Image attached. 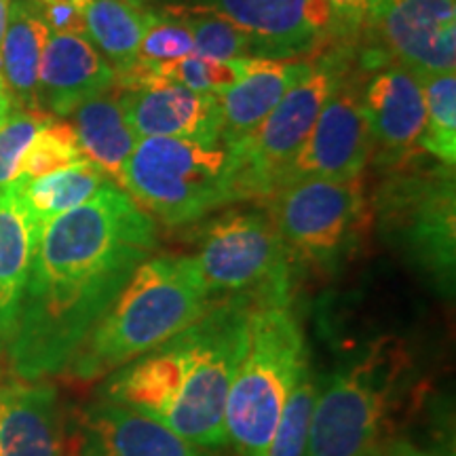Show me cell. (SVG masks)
<instances>
[{
    "instance_id": "6da1fadb",
    "label": "cell",
    "mask_w": 456,
    "mask_h": 456,
    "mask_svg": "<svg viewBox=\"0 0 456 456\" xmlns=\"http://www.w3.org/2000/svg\"><path fill=\"white\" fill-rule=\"evenodd\" d=\"M155 248V220L112 182L45 226L7 349L17 379L64 374Z\"/></svg>"
},
{
    "instance_id": "7a4b0ae2",
    "label": "cell",
    "mask_w": 456,
    "mask_h": 456,
    "mask_svg": "<svg viewBox=\"0 0 456 456\" xmlns=\"http://www.w3.org/2000/svg\"><path fill=\"white\" fill-rule=\"evenodd\" d=\"M252 306L212 302L195 323L106 376L98 397L152 416L199 448H226V397Z\"/></svg>"
},
{
    "instance_id": "3957f363",
    "label": "cell",
    "mask_w": 456,
    "mask_h": 456,
    "mask_svg": "<svg viewBox=\"0 0 456 456\" xmlns=\"http://www.w3.org/2000/svg\"><path fill=\"white\" fill-rule=\"evenodd\" d=\"M420 389L414 351L379 336L319 380L305 456H380Z\"/></svg>"
},
{
    "instance_id": "277c9868",
    "label": "cell",
    "mask_w": 456,
    "mask_h": 456,
    "mask_svg": "<svg viewBox=\"0 0 456 456\" xmlns=\"http://www.w3.org/2000/svg\"><path fill=\"white\" fill-rule=\"evenodd\" d=\"M212 306L191 256H152L91 330L64 374L104 380L195 323Z\"/></svg>"
},
{
    "instance_id": "5b68a950",
    "label": "cell",
    "mask_w": 456,
    "mask_h": 456,
    "mask_svg": "<svg viewBox=\"0 0 456 456\" xmlns=\"http://www.w3.org/2000/svg\"><path fill=\"white\" fill-rule=\"evenodd\" d=\"M309 349L292 300L254 305L226 397V444L237 456H266L273 436L309 366Z\"/></svg>"
},
{
    "instance_id": "8992f818",
    "label": "cell",
    "mask_w": 456,
    "mask_h": 456,
    "mask_svg": "<svg viewBox=\"0 0 456 456\" xmlns=\"http://www.w3.org/2000/svg\"><path fill=\"white\" fill-rule=\"evenodd\" d=\"M123 191L165 226L192 224L237 201L231 148L224 142L140 138L125 165Z\"/></svg>"
},
{
    "instance_id": "52a82bcc",
    "label": "cell",
    "mask_w": 456,
    "mask_h": 456,
    "mask_svg": "<svg viewBox=\"0 0 456 456\" xmlns=\"http://www.w3.org/2000/svg\"><path fill=\"white\" fill-rule=\"evenodd\" d=\"M192 265L209 302L294 300V260L269 212L235 209L199 235Z\"/></svg>"
},
{
    "instance_id": "ba28073f",
    "label": "cell",
    "mask_w": 456,
    "mask_h": 456,
    "mask_svg": "<svg viewBox=\"0 0 456 456\" xmlns=\"http://www.w3.org/2000/svg\"><path fill=\"white\" fill-rule=\"evenodd\" d=\"M456 199L452 167L406 171L385 182L374 212L385 237L444 294L454 288Z\"/></svg>"
},
{
    "instance_id": "9c48e42d",
    "label": "cell",
    "mask_w": 456,
    "mask_h": 456,
    "mask_svg": "<svg viewBox=\"0 0 456 456\" xmlns=\"http://www.w3.org/2000/svg\"><path fill=\"white\" fill-rule=\"evenodd\" d=\"M269 201V216L294 265L322 271L338 269L355 249L370 209L362 175L351 180L306 178L277 188Z\"/></svg>"
},
{
    "instance_id": "30bf717a",
    "label": "cell",
    "mask_w": 456,
    "mask_h": 456,
    "mask_svg": "<svg viewBox=\"0 0 456 456\" xmlns=\"http://www.w3.org/2000/svg\"><path fill=\"white\" fill-rule=\"evenodd\" d=\"M342 72L334 60L309 66L273 112L237 146H231L237 201L269 199L285 167L311 135L315 121Z\"/></svg>"
},
{
    "instance_id": "8fae6325",
    "label": "cell",
    "mask_w": 456,
    "mask_h": 456,
    "mask_svg": "<svg viewBox=\"0 0 456 456\" xmlns=\"http://www.w3.org/2000/svg\"><path fill=\"white\" fill-rule=\"evenodd\" d=\"M114 85L125 118L138 138H182L199 144H220L218 95H203L165 81L161 77L134 70Z\"/></svg>"
},
{
    "instance_id": "7c38bea8",
    "label": "cell",
    "mask_w": 456,
    "mask_h": 456,
    "mask_svg": "<svg viewBox=\"0 0 456 456\" xmlns=\"http://www.w3.org/2000/svg\"><path fill=\"white\" fill-rule=\"evenodd\" d=\"M370 155L372 135L363 114L362 94L340 77L319 112L311 135L285 167L277 188L306 178H359Z\"/></svg>"
},
{
    "instance_id": "4fadbf2b",
    "label": "cell",
    "mask_w": 456,
    "mask_h": 456,
    "mask_svg": "<svg viewBox=\"0 0 456 456\" xmlns=\"http://www.w3.org/2000/svg\"><path fill=\"white\" fill-rule=\"evenodd\" d=\"M64 456H218L186 442L144 412L98 397L64 431Z\"/></svg>"
},
{
    "instance_id": "5bb4252c",
    "label": "cell",
    "mask_w": 456,
    "mask_h": 456,
    "mask_svg": "<svg viewBox=\"0 0 456 456\" xmlns=\"http://www.w3.org/2000/svg\"><path fill=\"white\" fill-rule=\"evenodd\" d=\"M366 21L419 78L456 72V0H376Z\"/></svg>"
},
{
    "instance_id": "9a60e30c",
    "label": "cell",
    "mask_w": 456,
    "mask_h": 456,
    "mask_svg": "<svg viewBox=\"0 0 456 456\" xmlns=\"http://www.w3.org/2000/svg\"><path fill=\"white\" fill-rule=\"evenodd\" d=\"M214 11L248 34L254 57L292 60L338 32L326 0H209Z\"/></svg>"
},
{
    "instance_id": "2e32d148",
    "label": "cell",
    "mask_w": 456,
    "mask_h": 456,
    "mask_svg": "<svg viewBox=\"0 0 456 456\" xmlns=\"http://www.w3.org/2000/svg\"><path fill=\"white\" fill-rule=\"evenodd\" d=\"M362 104L372 151L379 148V163L402 167L414 148H420L425 129V100L419 77L399 64L387 66L368 81L362 91Z\"/></svg>"
},
{
    "instance_id": "e0dca14e",
    "label": "cell",
    "mask_w": 456,
    "mask_h": 456,
    "mask_svg": "<svg viewBox=\"0 0 456 456\" xmlns=\"http://www.w3.org/2000/svg\"><path fill=\"white\" fill-rule=\"evenodd\" d=\"M114 81L117 72L85 34H49L37 87L43 112L70 117L83 102L110 91Z\"/></svg>"
},
{
    "instance_id": "ac0fdd59",
    "label": "cell",
    "mask_w": 456,
    "mask_h": 456,
    "mask_svg": "<svg viewBox=\"0 0 456 456\" xmlns=\"http://www.w3.org/2000/svg\"><path fill=\"white\" fill-rule=\"evenodd\" d=\"M237 66V81L218 94L220 138L228 148L237 146L258 129L283 95L305 77L311 64L266 57H239Z\"/></svg>"
},
{
    "instance_id": "d6986e66",
    "label": "cell",
    "mask_w": 456,
    "mask_h": 456,
    "mask_svg": "<svg viewBox=\"0 0 456 456\" xmlns=\"http://www.w3.org/2000/svg\"><path fill=\"white\" fill-rule=\"evenodd\" d=\"M0 456H64L57 389L21 380L0 389Z\"/></svg>"
},
{
    "instance_id": "ffe728a7",
    "label": "cell",
    "mask_w": 456,
    "mask_h": 456,
    "mask_svg": "<svg viewBox=\"0 0 456 456\" xmlns=\"http://www.w3.org/2000/svg\"><path fill=\"white\" fill-rule=\"evenodd\" d=\"M38 232L20 182L0 191V355L13 340Z\"/></svg>"
},
{
    "instance_id": "44dd1931",
    "label": "cell",
    "mask_w": 456,
    "mask_h": 456,
    "mask_svg": "<svg viewBox=\"0 0 456 456\" xmlns=\"http://www.w3.org/2000/svg\"><path fill=\"white\" fill-rule=\"evenodd\" d=\"M49 34L41 3L11 0L7 28L0 43V77L15 106L41 110L37 87Z\"/></svg>"
},
{
    "instance_id": "7402d4cb",
    "label": "cell",
    "mask_w": 456,
    "mask_h": 456,
    "mask_svg": "<svg viewBox=\"0 0 456 456\" xmlns=\"http://www.w3.org/2000/svg\"><path fill=\"white\" fill-rule=\"evenodd\" d=\"M70 117L83 157L94 163L108 182L123 188L125 165L140 138L125 118L117 95L110 91L95 95L74 108Z\"/></svg>"
},
{
    "instance_id": "603a6c76",
    "label": "cell",
    "mask_w": 456,
    "mask_h": 456,
    "mask_svg": "<svg viewBox=\"0 0 456 456\" xmlns=\"http://www.w3.org/2000/svg\"><path fill=\"white\" fill-rule=\"evenodd\" d=\"M81 11L85 37L106 57L118 77H125L138 64L146 13L129 0H72Z\"/></svg>"
},
{
    "instance_id": "cb8c5ba5",
    "label": "cell",
    "mask_w": 456,
    "mask_h": 456,
    "mask_svg": "<svg viewBox=\"0 0 456 456\" xmlns=\"http://www.w3.org/2000/svg\"><path fill=\"white\" fill-rule=\"evenodd\" d=\"M38 232L55 218L91 199L106 184L104 174L87 159L34 180H17Z\"/></svg>"
},
{
    "instance_id": "d4e9b609",
    "label": "cell",
    "mask_w": 456,
    "mask_h": 456,
    "mask_svg": "<svg viewBox=\"0 0 456 456\" xmlns=\"http://www.w3.org/2000/svg\"><path fill=\"white\" fill-rule=\"evenodd\" d=\"M425 100V129L420 148L442 165L456 163V74H431L419 78Z\"/></svg>"
},
{
    "instance_id": "484cf974",
    "label": "cell",
    "mask_w": 456,
    "mask_h": 456,
    "mask_svg": "<svg viewBox=\"0 0 456 456\" xmlns=\"http://www.w3.org/2000/svg\"><path fill=\"white\" fill-rule=\"evenodd\" d=\"M175 17L188 28L195 53L216 61L254 57V45L248 34L209 9H175Z\"/></svg>"
},
{
    "instance_id": "4316f807",
    "label": "cell",
    "mask_w": 456,
    "mask_h": 456,
    "mask_svg": "<svg viewBox=\"0 0 456 456\" xmlns=\"http://www.w3.org/2000/svg\"><path fill=\"white\" fill-rule=\"evenodd\" d=\"M319 379L313 374L311 363L302 372L298 385L289 395L279 420L275 436L266 456H305L306 433H309L313 403H315Z\"/></svg>"
},
{
    "instance_id": "83f0119b",
    "label": "cell",
    "mask_w": 456,
    "mask_h": 456,
    "mask_svg": "<svg viewBox=\"0 0 456 456\" xmlns=\"http://www.w3.org/2000/svg\"><path fill=\"white\" fill-rule=\"evenodd\" d=\"M81 159L85 157L81 146H78L77 131H74L72 123L55 121L51 117L38 129L37 138L32 140L20 180L41 178V175L53 174L57 169H64L68 165L81 161Z\"/></svg>"
},
{
    "instance_id": "f1b7e54d",
    "label": "cell",
    "mask_w": 456,
    "mask_h": 456,
    "mask_svg": "<svg viewBox=\"0 0 456 456\" xmlns=\"http://www.w3.org/2000/svg\"><path fill=\"white\" fill-rule=\"evenodd\" d=\"M144 72L161 77L165 81L178 83L182 87L203 95H218L224 89L231 87V85L239 78L237 60L216 61L197 53L184 55L174 61H165V64H159L152 68H146Z\"/></svg>"
},
{
    "instance_id": "f546056e",
    "label": "cell",
    "mask_w": 456,
    "mask_h": 456,
    "mask_svg": "<svg viewBox=\"0 0 456 456\" xmlns=\"http://www.w3.org/2000/svg\"><path fill=\"white\" fill-rule=\"evenodd\" d=\"M43 110L15 106L0 123V191L20 180L24 159L38 129L49 121Z\"/></svg>"
},
{
    "instance_id": "4dcf8cb0",
    "label": "cell",
    "mask_w": 456,
    "mask_h": 456,
    "mask_svg": "<svg viewBox=\"0 0 456 456\" xmlns=\"http://www.w3.org/2000/svg\"><path fill=\"white\" fill-rule=\"evenodd\" d=\"M191 53H195L192 37L178 17L146 13V28L142 34L138 64L134 70H146V68L180 60Z\"/></svg>"
},
{
    "instance_id": "1f68e13d",
    "label": "cell",
    "mask_w": 456,
    "mask_h": 456,
    "mask_svg": "<svg viewBox=\"0 0 456 456\" xmlns=\"http://www.w3.org/2000/svg\"><path fill=\"white\" fill-rule=\"evenodd\" d=\"M41 9L51 32L85 34L83 15L72 0H61V3H53V4H41Z\"/></svg>"
},
{
    "instance_id": "d6a6232c",
    "label": "cell",
    "mask_w": 456,
    "mask_h": 456,
    "mask_svg": "<svg viewBox=\"0 0 456 456\" xmlns=\"http://www.w3.org/2000/svg\"><path fill=\"white\" fill-rule=\"evenodd\" d=\"M336 17L338 32L355 30L368 20L376 0H326Z\"/></svg>"
},
{
    "instance_id": "836d02e7",
    "label": "cell",
    "mask_w": 456,
    "mask_h": 456,
    "mask_svg": "<svg viewBox=\"0 0 456 456\" xmlns=\"http://www.w3.org/2000/svg\"><path fill=\"white\" fill-rule=\"evenodd\" d=\"M380 456H452V454L444 452V450H437V448H423L419 446V444L408 442V440H395L387 446V450Z\"/></svg>"
},
{
    "instance_id": "e575fe53",
    "label": "cell",
    "mask_w": 456,
    "mask_h": 456,
    "mask_svg": "<svg viewBox=\"0 0 456 456\" xmlns=\"http://www.w3.org/2000/svg\"><path fill=\"white\" fill-rule=\"evenodd\" d=\"M13 108H15L13 100H11L9 91H7V87H4V83H3V77H0V123H3V118L7 117V114L13 110Z\"/></svg>"
},
{
    "instance_id": "d590c367",
    "label": "cell",
    "mask_w": 456,
    "mask_h": 456,
    "mask_svg": "<svg viewBox=\"0 0 456 456\" xmlns=\"http://www.w3.org/2000/svg\"><path fill=\"white\" fill-rule=\"evenodd\" d=\"M11 0H0V43H3L4 28H7V17H9Z\"/></svg>"
},
{
    "instance_id": "8d00e7d4",
    "label": "cell",
    "mask_w": 456,
    "mask_h": 456,
    "mask_svg": "<svg viewBox=\"0 0 456 456\" xmlns=\"http://www.w3.org/2000/svg\"><path fill=\"white\" fill-rule=\"evenodd\" d=\"M37 3H41V4H53V3H61V0H37Z\"/></svg>"
}]
</instances>
